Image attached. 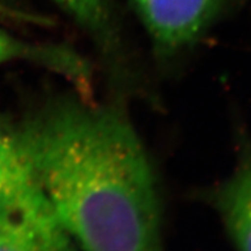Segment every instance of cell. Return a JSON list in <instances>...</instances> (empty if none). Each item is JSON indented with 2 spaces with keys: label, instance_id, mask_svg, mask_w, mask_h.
Wrapping results in <instances>:
<instances>
[{
  "label": "cell",
  "instance_id": "4",
  "mask_svg": "<svg viewBox=\"0 0 251 251\" xmlns=\"http://www.w3.org/2000/svg\"><path fill=\"white\" fill-rule=\"evenodd\" d=\"M237 251H251V141L241 137L235 169L211 196Z\"/></svg>",
  "mask_w": 251,
  "mask_h": 251
},
{
  "label": "cell",
  "instance_id": "5",
  "mask_svg": "<svg viewBox=\"0 0 251 251\" xmlns=\"http://www.w3.org/2000/svg\"><path fill=\"white\" fill-rule=\"evenodd\" d=\"M17 61L42 65L74 83L78 93L92 97V71L76 51L62 46L26 42L0 29V65Z\"/></svg>",
  "mask_w": 251,
  "mask_h": 251
},
{
  "label": "cell",
  "instance_id": "7",
  "mask_svg": "<svg viewBox=\"0 0 251 251\" xmlns=\"http://www.w3.org/2000/svg\"><path fill=\"white\" fill-rule=\"evenodd\" d=\"M33 179L15 128L0 119V194L17 190Z\"/></svg>",
  "mask_w": 251,
  "mask_h": 251
},
{
  "label": "cell",
  "instance_id": "2",
  "mask_svg": "<svg viewBox=\"0 0 251 251\" xmlns=\"http://www.w3.org/2000/svg\"><path fill=\"white\" fill-rule=\"evenodd\" d=\"M0 251H79L31 180L0 194Z\"/></svg>",
  "mask_w": 251,
  "mask_h": 251
},
{
  "label": "cell",
  "instance_id": "8",
  "mask_svg": "<svg viewBox=\"0 0 251 251\" xmlns=\"http://www.w3.org/2000/svg\"><path fill=\"white\" fill-rule=\"evenodd\" d=\"M0 19L1 20H9V21H17V23H28V24H41L45 23L43 19L35 15H31L26 12L19 11V9L8 7L0 2Z\"/></svg>",
  "mask_w": 251,
  "mask_h": 251
},
{
  "label": "cell",
  "instance_id": "3",
  "mask_svg": "<svg viewBox=\"0 0 251 251\" xmlns=\"http://www.w3.org/2000/svg\"><path fill=\"white\" fill-rule=\"evenodd\" d=\"M156 54L169 58L193 46L212 26L224 0H130Z\"/></svg>",
  "mask_w": 251,
  "mask_h": 251
},
{
  "label": "cell",
  "instance_id": "6",
  "mask_svg": "<svg viewBox=\"0 0 251 251\" xmlns=\"http://www.w3.org/2000/svg\"><path fill=\"white\" fill-rule=\"evenodd\" d=\"M67 12L94 40L105 59L113 79L126 80L130 77L129 65L122 56L120 36L115 26L109 0H52Z\"/></svg>",
  "mask_w": 251,
  "mask_h": 251
},
{
  "label": "cell",
  "instance_id": "1",
  "mask_svg": "<svg viewBox=\"0 0 251 251\" xmlns=\"http://www.w3.org/2000/svg\"><path fill=\"white\" fill-rule=\"evenodd\" d=\"M34 180L81 251H165L155 174L121 106L57 96L15 128Z\"/></svg>",
  "mask_w": 251,
  "mask_h": 251
}]
</instances>
